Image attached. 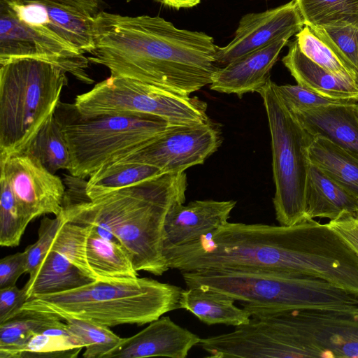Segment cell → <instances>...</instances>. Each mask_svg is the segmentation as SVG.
<instances>
[{
    "instance_id": "8992f818",
    "label": "cell",
    "mask_w": 358,
    "mask_h": 358,
    "mask_svg": "<svg viewBox=\"0 0 358 358\" xmlns=\"http://www.w3.org/2000/svg\"><path fill=\"white\" fill-rule=\"evenodd\" d=\"M71 155V176L85 179L162 134L171 124L145 113L82 115L73 103L59 101L54 113Z\"/></svg>"
},
{
    "instance_id": "9c48e42d",
    "label": "cell",
    "mask_w": 358,
    "mask_h": 358,
    "mask_svg": "<svg viewBox=\"0 0 358 358\" xmlns=\"http://www.w3.org/2000/svg\"><path fill=\"white\" fill-rule=\"evenodd\" d=\"M275 313L286 357H358V308Z\"/></svg>"
},
{
    "instance_id": "484cf974",
    "label": "cell",
    "mask_w": 358,
    "mask_h": 358,
    "mask_svg": "<svg viewBox=\"0 0 358 358\" xmlns=\"http://www.w3.org/2000/svg\"><path fill=\"white\" fill-rule=\"evenodd\" d=\"M163 173L153 166L117 161L101 167L92 173L85 181V192L88 198L92 199Z\"/></svg>"
},
{
    "instance_id": "5bb4252c",
    "label": "cell",
    "mask_w": 358,
    "mask_h": 358,
    "mask_svg": "<svg viewBox=\"0 0 358 358\" xmlns=\"http://www.w3.org/2000/svg\"><path fill=\"white\" fill-rule=\"evenodd\" d=\"M22 21L83 54L94 48V16L52 0H0Z\"/></svg>"
},
{
    "instance_id": "f35d334b",
    "label": "cell",
    "mask_w": 358,
    "mask_h": 358,
    "mask_svg": "<svg viewBox=\"0 0 358 358\" xmlns=\"http://www.w3.org/2000/svg\"><path fill=\"white\" fill-rule=\"evenodd\" d=\"M327 224L358 253V213L344 212Z\"/></svg>"
},
{
    "instance_id": "e0dca14e",
    "label": "cell",
    "mask_w": 358,
    "mask_h": 358,
    "mask_svg": "<svg viewBox=\"0 0 358 358\" xmlns=\"http://www.w3.org/2000/svg\"><path fill=\"white\" fill-rule=\"evenodd\" d=\"M289 39H279L219 67L210 85V90L234 94L239 98L248 92H257L270 80L271 70Z\"/></svg>"
},
{
    "instance_id": "d6a6232c",
    "label": "cell",
    "mask_w": 358,
    "mask_h": 358,
    "mask_svg": "<svg viewBox=\"0 0 358 358\" xmlns=\"http://www.w3.org/2000/svg\"><path fill=\"white\" fill-rule=\"evenodd\" d=\"M0 245L15 247L30 221L24 215L5 178L0 177Z\"/></svg>"
},
{
    "instance_id": "60d3db41",
    "label": "cell",
    "mask_w": 358,
    "mask_h": 358,
    "mask_svg": "<svg viewBox=\"0 0 358 358\" xmlns=\"http://www.w3.org/2000/svg\"><path fill=\"white\" fill-rule=\"evenodd\" d=\"M162 3L176 9L192 8L200 3L201 0H157Z\"/></svg>"
},
{
    "instance_id": "8d00e7d4",
    "label": "cell",
    "mask_w": 358,
    "mask_h": 358,
    "mask_svg": "<svg viewBox=\"0 0 358 358\" xmlns=\"http://www.w3.org/2000/svg\"><path fill=\"white\" fill-rule=\"evenodd\" d=\"M27 273L25 252H19L0 259V289L16 285L18 278Z\"/></svg>"
},
{
    "instance_id": "ab89813d",
    "label": "cell",
    "mask_w": 358,
    "mask_h": 358,
    "mask_svg": "<svg viewBox=\"0 0 358 358\" xmlns=\"http://www.w3.org/2000/svg\"><path fill=\"white\" fill-rule=\"evenodd\" d=\"M62 4L75 8L81 12L94 16L99 11V9L102 0H52Z\"/></svg>"
},
{
    "instance_id": "603a6c76",
    "label": "cell",
    "mask_w": 358,
    "mask_h": 358,
    "mask_svg": "<svg viewBox=\"0 0 358 358\" xmlns=\"http://www.w3.org/2000/svg\"><path fill=\"white\" fill-rule=\"evenodd\" d=\"M87 241V258L96 280H131L138 271L122 245L101 236L91 225Z\"/></svg>"
},
{
    "instance_id": "4fadbf2b",
    "label": "cell",
    "mask_w": 358,
    "mask_h": 358,
    "mask_svg": "<svg viewBox=\"0 0 358 358\" xmlns=\"http://www.w3.org/2000/svg\"><path fill=\"white\" fill-rule=\"evenodd\" d=\"M303 26L295 0L263 12L248 13L240 20L234 38L227 45L218 46L217 63L224 66L279 39L290 38Z\"/></svg>"
},
{
    "instance_id": "3957f363",
    "label": "cell",
    "mask_w": 358,
    "mask_h": 358,
    "mask_svg": "<svg viewBox=\"0 0 358 358\" xmlns=\"http://www.w3.org/2000/svg\"><path fill=\"white\" fill-rule=\"evenodd\" d=\"M182 289L150 278L94 280L64 292L31 296L22 308L52 313L63 320L79 319L107 327L143 325L180 308Z\"/></svg>"
},
{
    "instance_id": "f1b7e54d",
    "label": "cell",
    "mask_w": 358,
    "mask_h": 358,
    "mask_svg": "<svg viewBox=\"0 0 358 358\" xmlns=\"http://www.w3.org/2000/svg\"><path fill=\"white\" fill-rule=\"evenodd\" d=\"M84 343L73 335L66 322L33 336L21 350L18 358L78 357Z\"/></svg>"
},
{
    "instance_id": "4316f807",
    "label": "cell",
    "mask_w": 358,
    "mask_h": 358,
    "mask_svg": "<svg viewBox=\"0 0 358 358\" xmlns=\"http://www.w3.org/2000/svg\"><path fill=\"white\" fill-rule=\"evenodd\" d=\"M22 152L35 157L54 174L60 169L69 171L71 167L69 146L54 115L48 120Z\"/></svg>"
},
{
    "instance_id": "74e56055",
    "label": "cell",
    "mask_w": 358,
    "mask_h": 358,
    "mask_svg": "<svg viewBox=\"0 0 358 358\" xmlns=\"http://www.w3.org/2000/svg\"><path fill=\"white\" fill-rule=\"evenodd\" d=\"M28 299L24 287L16 285L0 289V324L9 320L21 310Z\"/></svg>"
},
{
    "instance_id": "7a4b0ae2",
    "label": "cell",
    "mask_w": 358,
    "mask_h": 358,
    "mask_svg": "<svg viewBox=\"0 0 358 358\" xmlns=\"http://www.w3.org/2000/svg\"><path fill=\"white\" fill-rule=\"evenodd\" d=\"M62 217L111 232L126 250L137 271L162 275L169 269L164 256L166 216L185 201V172L153 178L90 199L84 179L69 176Z\"/></svg>"
},
{
    "instance_id": "7402d4cb",
    "label": "cell",
    "mask_w": 358,
    "mask_h": 358,
    "mask_svg": "<svg viewBox=\"0 0 358 358\" xmlns=\"http://www.w3.org/2000/svg\"><path fill=\"white\" fill-rule=\"evenodd\" d=\"M93 281L62 255L50 250L23 287L29 298L69 291Z\"/></svg>"
},
{
    "instance_id": "8fae6325",
    "label": "cell",
    "mask_w": 358,
    "mask_h": 358,
    "mask_svg": "<svg viewBox=\"0 0 358 358\" xmlns=\"http://www.w3.org/2000/svg\"><path fill=\"white\" fill-rule=\"evenodd\" d=\"M32 58L55 64L79 81L94 83L84 54L20 20L0 1V64L15 59Z\"/></svg>"
},
{
    "instance_id": "7c38bea8",
    "label": "cell",
    "mask_w": 358,
    "mask_h": 358,
    "mask_svg": "<svg viewBox=\"0 0 358 358\" xmlns=\"http://www.w3.org/2000/svg\"><path fill=\"white\" fill-rule=\"evenodd\" d=\"M1 176L7 181L24 215L29 221L63 209L66 187L35 157L26 152L0 161Z\"/></svg>"
},
{
    "instance_id": "d590c367",
    "label": "cell",
    "mask_w": 358,
    "mask_h": 358,
    "mask_svg": "<svg viewBox=\"0 0 358 358\" xmlns=\"http://www.w3.org/2000/svg\"><path fill=\"white\" fill-rule=\"evenodd\" d=\"M274 87L285 106L291 111L299 109L355 103L325 97L310 91L298 84L280 85L274 83Z\"/></svg>"
},
{
    "instance_id": "6da1fadb",
    "label": "cell",
    "mask_w": 358,
    "mask_h": 358,
    "mask_svg": "<svg viewBox=\"0 0 358 358\" xmlns=\"http://www.w3.org/2000/svg\"><path fill=\"white\" fill-rule=\"evenodd\" d=\"M90 63L122 77L189 96L210 85L218 46L202 31L176 27L159 16L99 11L94 16Z\"/></svg>"
},
{
    "instance_id": "836d02e7",
    "label": "cell",
    "mask_w": 358,
    "mask_h": 358,
    "mask_svg": "<svg viewBox=\"0 0 358 358\" xmlns=\"http://www.w3.org/2000/svg\"><path fill=\"white\" fill-rule=\"evenodd\" d=\"M308 27L336 52L358 79V26Z\"/></svg>"
},
{
    "instance_id": "52a82bcc",
    "label": "cell",
    "mask_w": 358,
    "mask_h": 358,
    "mask_svg": "<svg viewBox=\"0 0 358 358\" xmlns=\"http://www.w3.org/2000/svg\"><path fill=\"white\" fill-rule=\"evenodd\" d=\"M257 92L264 101L271 134L275 218L280 225L292 226L306 220L308 151L314 136L285 106L271 79Z\"/></svg>"
},
{
    "instance_id": "5b68a950",
    "label": "cell",
    "mask_w": 358,
    "mask_h": 358,
    "mask_svg": "<svg viewBox=\"0 0 358 358\" xmlns=\"http://www.w3.org/2000/svg\"><path fill=\"white\" fill-rule=\"evenodd\" d=\"M0 161L23 151L54 115L67 72L32 58L0 64Z\"/></svg>"
},
{
    "instance_id": "277c9868",
    "label": "cell",
    "mask_w": 358,
    "mask_h": 358,
    "mask_svg": "<svg viewBox=\"0 0 358 358\" xmlns=\"http://www.w3.org/2000/svg\"><path fill=\"white\" fill-rule=\"evenodd\" d=\"M180 273L187 287H203L227 294L250 313L259 310L358 308L357 295L309 275L251 269Z\"/></svg>"
},
{
    "instance_id": "ba28073f",
    "label": "cell",
    "mask_w": 358,
    "mask_h": 358,
    "mask_svg": "<svg viewBox=\"0 0 358 358\" xmlns=\"http://www.w3.org/2000/svg\"><path fill=\"white\" fill-rule=\"evenodd\" d=\"M74 104L83 115L145 113L171 125L205 122L206 102L129 78L110 76L77 95Z\"/></svg>"
},
{
    "instance_id": "83f0119b",
    "label": "cell",
    "mask_w": 358,
    "mask_h": 358,
    "mask_svg": "<svg viewBox=\"0 0 358 358\" xmlns=\"http://www.w3.org/2000/svg\"><path fill=\"white\" fill-rule=\"evenodd\" d=\"M304 25L358 26V0H295Z\"/></svg>"
},
{
    "instance_id": "d4e9b609",
    "label": "cell",
    "mask_w": 358,
    "mask_h": 358,
    "mask_svg": "<svg viewBox=\"0 0 358 358\" xmlns=\"http://www.w3.org/2000/svg\"><path fill=\"white\" fill-rule=\"evenodd\" d=\"M62 320L52 313L22 308L0 324V358H18L21 350L33 336L62 324Z\"/></svg>"
},
{
    "instance_id": "30bf717a",
    "label": "cell",
    "mask_w": 358,
    "mask_h": 358,
    "mask_svg": "<svg viewBox=\"0 0 358 358\" xmlns=\"http://www.w3.org/2000/svg\"><path fill=\"white\" fill-rule=\"evenodd\" d=\"M221 143L220 130L210 119L170 125L148 144L118 161L153 166L164 173H181L203 164Z\"/></svg>"
},
{
    "instance_id": "ffe728a7",
    "label": "cell",
    "mask_w": 358,
    "mask_h": 358,
    "mask_svg": "<svg viewBox=\"0 0 358 358\" xmlns=\"http://www.w3.org/2000/svg\"><path fill=\"white\" fill-rule=\"evenodd\" d=\"M348 212L358 213V199L310 163L306 189V219L330 220Z\"/></svg>"
},
{
    "instance_id": "ac0fdd59",
    "label": "cell",
    "mask_w": 358,
    "mask_h": 358,
    "mask_svg": "<svg viewBox=\"0 0 358 358\" xmlns=\"http://www.w3.org/2000/svg\"><path fill=\"white\" fill-rule=\"evenodd\" d=\"M291 112L311 134L325 137L358 158L357 103L299 109Z\"/></svg>"
},
{
    "instance_id": "44dd1931",
    "label": "cell",
    "mask_w": 358,
    "mask_h": 358,
    "mask_svg": "<svg viewBox=\"0 0 358 358\" xmlns=\"http://www.w3.org/2000/svg\"><path fill=\"white\" fill-rule=\"evenodd\" d=\"M236 300L217 291L203 287L182 289L179 306L194 314L208 325L225 324L238 327L248 323L251 314L237 307Z\"/></svg>"
},
{
    "instance_id": "2e32d148",
    "label": "cell",
    "mask_w": 358,
    "mask_h": 358,
    "mask_svg": "<svg viewBox=\"0 0 358 358\" xmlns=\"http://www.w3.org/2000/svg\"><path fill=\"white\" fill-rule=\"evenodd\" d=\"M236 204L233 200H196L175 205L165 221L164 249L189 243L223 226Z\"/></svg>"
},
{
    "instance_id": "7bdbcfd3",
    "label": "cell",
    "mask_w": 358,
    "mask_h": 358,
    "mask_svg": "<svg viewBox=\"0 0 358 358\" xmlns=\"http://www.w3.org/2000/svg\"><path fill=\"white\" fill-rule=\"evenodd\" d=\"M357 108H358V102H357Z\"/></svg>"
},
{
    "instance_id": "e575fe53",
    "label": "cell",
    "mask_w": 358,
    "mask_h": 358,
    "mask_svg": "<svg viewBox=\"0 0 358 358\" xmlns=\"http://www.w3.org/2000/svg\"><path fill=\"white\" fill-rule=\"evenodd\" d=\"M64 222L61 215L55 216V218L45 217L41 220L37 241L24 250L27 273L29 275L34 273L51 250L57 234Z\"/></svg>"
},
{
    "instance_id": "9a60e30c",
    "label": "cell",
    "mask_w": 358,
    "mask_h": 358,
    "mask_svg": "<svg viewBox=\"0 0 358 358\" xmlns=\"http://www.w3.org/2000/svg\"><path fill=\"white\" fill-rule=\"evenodd\" d=\"M201 338L163 316L122 341L104 358H145L167 357L185 358L189 350L199 345Z\"/></svg>"
},
{
    "instance_id": "4dcf8cb0",
    "label": "cell",
    "mask_w": 358,
    "mask_h": 358,
    "mask_svg": "<svg viewBox=\"0 0 358 358\" xmlns=\"http://www.w3.org/2000/svg\"><path fill=\"white\" fill-rule=\"evenodd\" d=\"M90 229V225H82L64 220L50 250L60 253L83 273L96 280L87 258V241Z\"/></svg>"
},
{
    "instance_id": "b9f144b4",
    "label": "cell",
    "mask_w": 358,
    "mask_h": 358,
    "mask_svg": "<svg viewBox=\"0 0 358 358\" xmlns=\"http://www.w3.org/2000/svg\"><path fill=\"white\" fill-rule=\"evenodd\" d=\"M127 1H131V0H127Z\"/></svg>"
},
{
    "instance_id": "f546056e",
    "label": "cell",
    "mask_w": 358,
    "mask_h": 358,
    "mask_svg": "<svg viewBox=\"0 0 358 358\" xmlns=\"http://www.w3.org/2000/svg\"><path fill=\"white\" fill-rule=\"evenodd\" d=\"M300 50L337 78L358 85V79L336 52L307 25L296 34Z\"/></svg>"
},
{
    "instance_id": "d6986e66",
    "label": "cell",
    "mask_w": 358,
    "mask_h": 358,
    "mask_svg": "<svg viewBox=\"0 0 358 358\" xmlns=\"http://www.w3.org/2000/svg\"><path fill=\"white\" fill-rule=\"evenodd\" d=\"M282 62L297 84L330 99L358 102V85L341 80L307 57L299 49L296 40Z\"/></svg>"
},
{
    "instance_id": "cb8c5ba5",
    "label": "cell",
    "mask_w": 358,
    "mask_h": 358,
    "mask_svg": "<svg viewBox=\"0 0 358 358\" xmlns=\"http://www.w3.org/2000/svg\"><path fill=\"white\" fill-rule=\"evenodd\" d=\"M308 155L311 164L358 199V158L318 135L314 136Z\"/></svg>"
},
{
    "instance_id": "1f68e13d",
    "label": "cell",
    "mask_w": 358,
    "mask_h": 358,
    "mask_svg": "<svg viewBox=\"0 0 358 358\" xmlns=\"http://www.w3.org/2000/svg\"><path fill=\"white\" fill-rule=\"evenodd\" d=\"M64 321L70 332L85 345V358H104L122 341L107 327L90 321L67 318Z\"/></svg>"
}]
</instances>
